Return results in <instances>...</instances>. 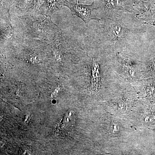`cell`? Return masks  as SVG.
Segmentation results:
<instances>
[{"mask_svg": "<svg viewBox=\"0 0 155 155\" xmlns=\"http://www.w3.org/2000/svg\"><path fill=\"white\" fill-rule=\"evenodd\" d=\"M86 1V0H68V1H69V2H71L74 3H82V4H83V3Z\"/></svg>", "mask_w": 155, "mask_h": 155, "instance_id": "10", "label": "cell"}, {"mask_svg": "<svg viewBox=\"0 0 155 155\" xmlns=\"http://www.w3.org/2000/svg\"><path fill=\"white\" fill-rule=\"evenodd\" d=\"M152 68L155 70V61L153 62Z\"/></svg>", "mask_w": 155, "mask_h": 155, "instance_id": "11", "label": "cell"}, {"mask_svg": "<svg viewBox=\"0 0 155 155\" xmlns=\"http://www.w3.org/2000/svg\"><path fill=\"white\" fill-rule=\"evenodd\" d=\"M99 11L102 14V19L120 18L124 13H132V0H94Z\"/></svg>", "mask_w": 155, "mask_h": 155, "instance_id": "3", "label": "cell"}, {"mask_svg": "<svg viewBox=\"0 0 155 155\" xmlns=\"http://www.w3.org/2000/svg\"><path fill=\"white\" fill-rule=\"evenodd\" d=\"M17 2V0H1V19L12 21L9 12L11 7Z\"/></svg>", "mask_w": 155, "mask_h": 155, "instance_id": "6", "label": "cell"}, {"mask_svg": "<svg viewBox=\"0 0 155 155\" xmlns=\"http://www.w3.org/2000/svg\"><path fill=\"white\" fill-rule=\"evenodd\" d=\"M67 0H43L38 14L51 17L53 14L61 10Z\"/></svg>", "mask_w": 155, "mask_h": 155, "instance_id": "5", "label": "cell"}, {"mask_svg": "<svg viewBox=\"0 0 155 155\" xmlns=\"http://www.w3.org/2000/svg\"><path fill=\"white\" fill-rule=\"evenodd\" d=\"M93 38L106 52H122L130 44L133 31L120 18L102 19Z\"/></svg>", "mask_w": 155, "mask_h": 155, "instance_id": "1", "label": "cell"}, {"mask_svg": "<svg viewBox=\"0 0 155 155\" xmlns=\"http://www.w3.org/2000/svg\"><path fill=\"white\" fill-rule=\"evenodd\" d=\"M66 6L71 11L72 16H75L83 20L88 27L89 23L91 20L101 21V19L97 17L98 8L96 3L94 0L91 5H84L82 3H74L67 0L65 4Z\"/></svg>", "mask_w": 155, "mask_h": 155, "instance_id": "4", "label": "cell"}, {"mask_svg": "<svg viewBox=\"0 0 155 155\" xmlns=\"http://www.w3.org/2000/svg\"><path fill=\"white\" fill-rule=\"evenodd\" d=\"M154 119V116H153V115H150L149 116H147L146 118V121L147 122H151Z\"/></svg>", "mask_w": 155, "mask_h": 155, "instance_id": "9", "label": "cell"}, {"mask_svg": "<svg viewBox=\"0 0 155 155\" xmlns=\"http://www.w3.org/2000/svg\"><path fill=\"white\" fill-rule=\"evenodd\" d=\"M21 14L19 17L21 25L17 26L25 38L49 42L61 32L51 17L38 13Z\"/></svg>", "mask_w": 155, "mask_h": 155, "instance_id": "2", "label": "cell"}, {"mask_svg": "<svg viewBox=\"0 0 155 155\" xmlns=\"http://www.w3.org/2000/svg\"><path fill=\"white\" fill-rule=\"evenodd\" d=\"M133 1H141V2H145L148 0H133Z\"/></svg>", "mask_w": 155, "mask_h": 155, "instance_id": "12", "label": "cell"}, {"mask_svg": "<svg viewBox=\"0 0 155 155\" xmlns=\"http://www.w3.org/2000/svg\"><path fill=\"white\" fill-rule=\"evenodd\" d=\"M110 130L112 133L114 134L118 133L119 130V125L116 124H112L110 125Z\"/></svg>", "mask_w": 155, "mask_h": 155, "instance_id": "8", "label": "cell"}, {"mask_svg": "<svg viewBox=\"0 0 155 155\" xmlns=\"http://www.w3.org/2000/svg\"><path fill=\"white\" fill-rule=\"evenodd\" d=\"M35 0H17L15 4L16 8L20 13L27 11L32 6Z\"/></svg>", "mask_w": 155, "mask_h": 155, "instance_id": "7", "label": "cell"}]
</instances>
